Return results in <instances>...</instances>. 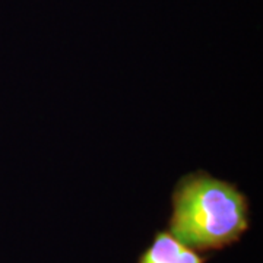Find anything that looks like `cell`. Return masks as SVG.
I'll list each match as a JSON object with an SVG mask.
<instances>
[{
  "label": "cell",
  "mask_w": 263,
  "mask_h": 263,
  "mask_svg": "<svg viewBox=\"0 0 263 263\" xmlns=\"http://www.w3.org/2000/svg\"><path fill=\"white\" fill-rule=\"evenodd\" d=\"M249 203L238 189L195 173L180 180L173 195L170 231L193 250H219L249 230Z\"/></svg>",
  "instance_id": "cell-1"
},
{
  "label": "cell",
  "mask_w": 263,
  "mask_h": 263,
  "mask_svg": "<svg viewBox=\"0 0 263 263\" xmlns=\"http://www.w3.org/2000/svg\"><path fill=\"white\" fill-rule=\"evenodd\" d=\"M206 259L183 245L171 233L160 231L141 254L139 263H205Z\"/></svg>",
  "instance_id": "cell-2"
}]
</instances>
